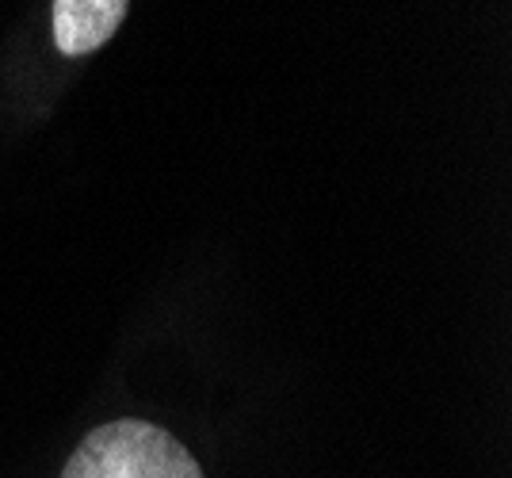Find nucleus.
Wrapping results in <instances>:
<instances>
[{
    "mask_svg": "<svg viewBox=\"0 0 512 478\" xmlns=\"http://www.w3.org/2000/svg\"><path fill=\"white\" fill-rule=\"evenodd\" d=\"M62 478H203L192 452L153 421H107L77 444Z\"/></svg>",
    "mask_w": 512,
    "mask_h": 478,
    "instance_id": "nucleus-1",
    "label": "nucleus"
},
{
    "mask_svg": "<svg viewBox=\"0 0 512 478\" xmlns=\"http://www.w3.org/2000/svg\"><path fill=\"white\" fill-rule=\"evenodd\" d=\"M130 0H54V43L69 58L92 54L119 31Z\"/></svg>",
    "mask_w": 512,
    "mask_h": 478,
    "instance_id": "nucleus-2",
    "label": "nucleus"
}]
</instances>
